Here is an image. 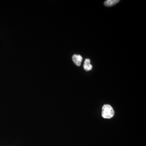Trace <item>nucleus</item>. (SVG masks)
I'll list each match as a JSON object with an SVG mask.
<instances>
[{
  "mask_svg": "<svg viewBox=\"0 0 146 146\" xmlns=\"http://www.w3.org/2000/svg\"><path fill=\"white\" fill-rule=\"evenodd\" d=\"M115 114L114 110L111 106L106 104L102 108V115L104 119H110L113 117Z\"/></svg>",
  "mask_w": 146,
  "mask_h": 146,
  "instance_id": "1",
  "label": "nucleus"
},
{
  "mask_svg": "<svg viewBox=\"0 0 146 146\" xmlns=\"http://www.w3.org/2000/svg\"><path fill=\"white\" fill-rule=\"evenodd\" d=\"M82 56L79 54H74L72 56V60L73 62L77 66H80L81 65L82 62Z\"/></svg>",
  "mask_w": 146,
  "mask_h": 146,
  "instance_id": "2",
  "label": "nucleus"
},
{
  "mask_svg": "<svg viewBox=\"0 0 146 146\" xmlns=\"http://www.w3.org/2000/svg\"><path fill=\"white\" fill-rule=\"evenodd\" d=\"M90 62L91 61L90 59L88 58L85 59L83 65L84 69L85 71H89L92 70L93 66L90 64Z\"/></svg>",
  "mask_w": 146,
  "mask_h": 146,
  "instance_id": "3",
  "label": "nucleus"
},
{
  "mask_svg": "<svg viewBox=\"0 0 146 146\" xmlns=\"http://www.w3.org/2000/svg\"><path fill=\"white\" fill-rule=\"evenodd\" d=\"M119 1V0H108L104 2V4L106 7H111L115 5Z\"/></svg>",
  "mask_w": 146,
  "mask_h": 146,
  "instance_id": "4",
  "label": "nucleus"
}]
</instances>
